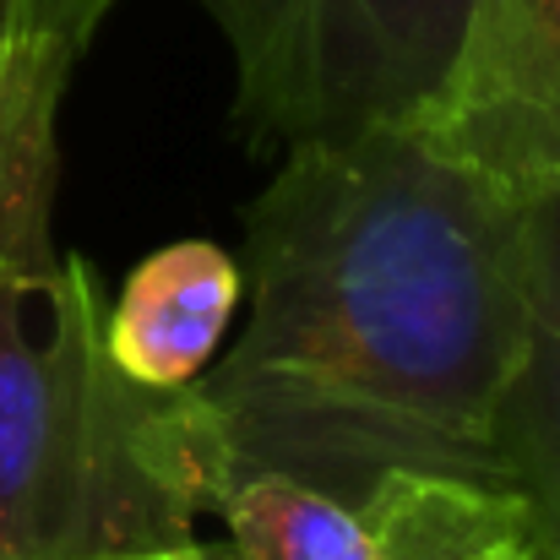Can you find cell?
Here are the masks:
<instances>
[{
    "instance_id": "52a82bcc",
    "label": "cell",
    "mask_w": 560,
    "mask_h": 560,
    "mask_svg": "<svg viewBox=\"0 0 560 560\" xmlns=\"http://www.w3.org/2000/svg\"><path fill=\"white\" fill-rule=\"evenodd\" d=\"M240 311V261L212 240H170L104 305V349L137 386H196Z\"/></svg>"
},
{
    "instance_id": "277c9868",
    "label": "cell",
    "mask_w": 560,
    "mask_h": 560,
    "mask_svg": "<svg viewBox=\"0 0 560 560\" xmlns=\"http://www.w3.org/2000/svg\"><path fill=\"white\" fill-rule=\"evenodd\" d=\"M207 517L229 560H495L528 534L495 479L386 474L365 495H332L289 474L234 468Z\"/></svg>"
},
{
    "instance_id": "5b68a950",
    "label": "cell",
    "mask_w": 560,
    "mask_h": 560,
    "mask_svg": "<svg viewBox=\"0 0 560 560\" xmlns=\"http://www.w3.org/2000/svg\"><path fill=\"white\" fill-rule=\"evenodd\" d=\"M419 131L506 186L556 180L560 0H474L457 66Z\"/></svg>"
},
{
    "instance_id": "7a4b0ae2",
    "label": "cell",
    "mask_w": 560,
    "mask_h": 560,
    "mask_svg": "<svg viewBox=\"0 0 560 560\" xmlns=\"http://www.w3.org/2000/svg\"><path fill=\"white\" fill-rule=\"evenodd\" d=\"M82 256L0 267V560H98L201 539L229 452L196 386L115 371Z\"/></svg>"
},
{
    "instance_id": "30bf717a",
    "label": "cell",
    "mask_w": 560,
    "mask_h": 560,
    "mask_svg": "<svg viewBox=\"0 0 560 560\" xmlns=\"http://www.w3.org/2000/svg\"><path fill=\"white\" fill-rule=\"evenodd\" d=\"M495 560H556V556H545V550L534 545V534H523L517 545H506V550H501Z\"/></svg>"
},
{
    "instance_id": "3957f363",
    "label": "cell",
    "mask_w": 560,
    "mask_h": 560,
    "mask_svg": "<svg viewBox=\"0 0 560 560\" xmlns=\"http://www.w3.org/2000/svg\"><path fill=\"white\" fill-rule=\"evenodd\" d=\"M468 5L201 0L234 60V120L272 148L419 126L457 66Z\"/></svg>"
},
{
    "instance_id": "8992f818",
    "label": "cell",
    "mask_w": 560,
    "mask_h": 560,
    "mask_svg": "<svg viewBox=\"0 0 560 560\" xmlns=\"http://www.w3.org/2000/svg\"><path fill=\"white\" fill-rule=\"evenodd\" d=\"M495 485L560 560V175L523 186V338L495 402Z\"/></svg>"
},
{
    "instance_id": "6da1fadb",
    "label": "cell",
    "mask_w": 560,
    "mask_h": 560,
    "mask_svg": "<svg viewBox=\"0 0 560 560\" xmlns=\"http://www.w3.org/2000/svg\"><path fill=\"white\" fill-rule=\"evenodd\" d=\"M245 327L196 375L229 474L332 495L386 474L495 479L523 338V186L419 126L294 142L245 207Z\"/></svg>"
},
{
    "instance_id": "ba28073f",
    "label": "cell",
    "mask_w": 560,
    "mask_h": 560,
    "mask_svg": "<svg viewBox=\"0 0 560 560\" xmlns=\"http://www.w3.org/2000/svg\"><path fill=\"white\" fill-rule=\"evenodd\" d=\"M77 60L66 44L0 38V267L55 256V120Z\"/></svg>"
},
{
    "instance_id": "9c48e42d",
    "label": "cell",
    "mask_w": 560,
    "mask_h": 560,
    "mask_svg": "<svg viewBox=\"0 0 560 560\" xmlns=\"http://www.w3.org/2000/svg\"><path fill=\"white\" fill-rule=\"evenodd\" d=\"M98 560H229L223 550L190 539V545H164V550H137V556H98Z\"/></svg>"
}]
</instances>
